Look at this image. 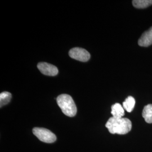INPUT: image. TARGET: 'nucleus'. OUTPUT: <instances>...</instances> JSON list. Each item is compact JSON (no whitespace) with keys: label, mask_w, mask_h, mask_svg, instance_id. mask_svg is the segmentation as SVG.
<instances>
[{"label":"nucleus","mask_w":152,"mask_h":152,"mask_svg":"<svg viewBox=\"0 0 152 152\" xmlns=\"http://www.w3.org/2000/svg\"><path fill=\"white\" fill-rule=\"evenodd\" d=\"M109 132L112 134L125 135L129 132L132 128L130 120L126 118H110L105 124Z\"/></svg>","instance_id":"obj_1"},{"label":"nucleus","mask_w":152,"mask_h":152,"mask_svg":"<svg viewBox=\"0 0 152 152\" xmlns=\"http://www.w3.org/2000/svg\"><path fill=\"white\" fill-rule=\"evenodd\" d=\"M58 105L64 114L68 117H74L77 113V107L73 98L67 94H61L56 99Z\"/></svg>","instance_id":"obj_2"},{"label":"nucleus","mask_w":152,"mask_h":152,"mask_svg":"<svg viewBox=\"0 0 152 152\" xmlns=\"http://www.w3.org/2000/svg\"><path fill=\"white\" fill-rule=\"evenodd\" d=\"M33 134L39 140L46 143H52L56 140V136L48 129L41 127H35L33 129Z\"/></svg>","instance_id":"obj_3"},{"label":"nucleus","mask_w":152,"mask_h":152,"mask_svg":"<svg viewBox=\"0 0 152 152\" xmlns=\"http://www.w3.org/2000/svg\"><path fill=\"white\" fill-rule=\"evenodd\" d=\"M71 58L80 61L86 62L90 59V54L85 49L80 48H75L69 52Z\"/></svg>","instance_id":"obj_4"},{"label":"nucleus","mask_w":152,"mask_h":152,"mask_svg":"<svg viewBox=\"0 0 152 152\" xmlns=\"http://www.w3.org/2000/svg\"><path fill=\"white\" fill-rule=\"evenodd\" d=\"M37 68L42 74L46 76H56L58 73V69L56 66L46 62L39 63Z\"/></svg>","instance_id":"obj_5"},{"label":"nucleus","mask_w":152,"mask_h":152,"mask_svg":"<svg viewBox=\"0 0 152 152\" xmlns=\"http://www.w3.org/2000/svg\"><path fill=\"white\" fill-rule=\"evenodd\" d=\"M138 44L142 47H148L152 45V27L142 34Z\"/></svg>","instance_id":"obj_6"},{"label":"nucleus","mask_w":152,"mask_h":152,"mask_svg":"<svg viewBox=\"0 0 152 152\" xmlns=\"http://www.w3.org/2000/svg\"><path fill=\"white\" fill-rule=\"evenodd\" d=\"M111 114L116 118H121L125 115V110L120 103H115L112 106Z\"/></svg>","instance_id":"obj_7"},{"label":"nucleus","mask_w":152,"mask_h":152,"mask_svg":"<svg viewBox=\"0 0 152 152\" xmlns=\"http://www.w3.org/2000/svg\"><path fill=\"white\" fill-rule=\"evenodd\" d=\"M142 116L148 124H152V104H148L144 107Z\"/></svg>","instance_id":"obj_8"},{"label":"nucleus","mask_w":152,"mask_h":152,"mask_svg":"<svg viewBox=\"0 0 152 152\" xmlns=\"http://www.w3.org/2000/svg\"><path fill=\"white\" fill-rule=\"evenodd\" d=\"M135 104V100L132 96H129L126 99L123 103V107L128 112H131L134 108Z\"/></svg>","instance_id":"obj_9"},{"label":"nucleus","mask_w":152,"mask_h":152,"mask_svg":"<svg viewBox=\"0 0 152 152\" xmlns=\"http://www.w3.org/2000/svg\"><path fill=\"white\" fill-rule=\"evenodd\" d=\"M132 2L136 9H145L152 5V0H134Z\"/></svg>","instance_id":"obj_10"},{"label":"nucleus","mask_w":152,"mask_h":152,"mask_svg":"<svg viewBox=\"0 0 152 152\" xmlns=\"http://www.w3.org/2000/svg\"><path fill=\"white\" fill-rule=\"evenodd\" d=\"M11 96H12V95L9 92L5 91V92H1L0 94V106H1V107L9 103L11 100Z\"/></svg>","instance_id":"obj_11"}]
</instances>
